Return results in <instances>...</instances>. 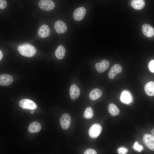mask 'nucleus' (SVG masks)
<instances>
[{
	"instance_id": "nucleus-28",
	"label": "nucleus",
	"mask_w": 154,
	"mask_h": 154,
	"mask_svg": "<svg viewBox=\"0 0 154 154\" xmlns=\"http://www.w3.org/2000/svg\"><path fill=\"white\" fill-rule=\"evenodd\" d=\"M3 56V54L2 52L0 50V61L2 59Z\"/></svg>"
},
{
	"instance_id": "nucleus-23",
	"label": "nucleus",
	"mask_w": 154,
	"mask_h": 154,
	"mask_svg": "<svg viewBox=\"0 0 154 154\" xmlns=\"http://www.w3.org/2000/svg\"><path fill=\"white\" fill-rule=\"evenodd\" d=\"M133 148L135 150H137L139 152H141L142 151L143 148L142 146L139 145L137 142H136L134 143Z\"/></svg>"
},
{
	"instance_id": "nucleus-4",
	"label": "nucleus",
	"mask_w": 154,
	"mask_h": 154,
	"mask_svg": "<svg viewBox=\"0 0 154 154\" xmlns=\"http://www.w3.org/2000/svg\"><path fill=\"white\" fill-rule=\"evenodd\" d=\"M102 130V128L99 124L95 123L90 128L88 133L89 136L92 138L97 137L100 134Z\"/></svg>"
},
{
	"instance_id": "nucleus-16",
	"label": "nucleus",
	"mask_w": 154,
	"mask_h": 154,
	"mask_svg": "<svg viewBox=\"0 0 154 154\" xmlns=\"http://www.w3.org/2000/svg\"><path fill=\"white\" fill-rule=\"evenodd\" d=\"M41 129L40 124L37 121H34L30 123L28 130L30 133H35L39 132Z\"/></svg>"
},
{
	"instance_id": "nucleus-5",
	"label": "nucleus",
	"mask_w": 154,
	"mask_h": 154,
	"mask_svg": "<svg viewBox=\"0 0 154 154\" xmlns=\"http://www.w3.org/2000/svg\"><path fill=\"white\" fill-rule=\"evenodd\" d=\"M143 141L145 145L152 151L154 150V137L149 134H145L143 135Z\"/></svg>"
},
{
	"instance_id": "nucleus-2",
	"label": "nucleus",
	"mask_w": 154,
	"mask_h": 154,
	"mask_svg": "<svg viewBox=\"0 0 154 154\" xmlns=\"http://www.w3.org/2000/svg\"><path fill=\"white\" fill-rule=\"evenodd\" d=\"M55 5L54 3L52 0H40L38 3L40 8L46 11L52 10L54 8Z\"/></svg>"
},
{
	"instance_id": "nucleus-17",
	"label": "nucleus",
	"mask_w": 154,
	"mask_h": 154,
	"mask_svg": "<svg viewBox=\"0 0 154 154\" xmlns=\"http://www.w3.org/2000/svg\"><path fill=\"white\" fill-rule=\"evenodd\" d=\"M144 90L146 94L149 96L154 95V82L150 81L147 83L145 86Z\"/></svg>"
},
{
	"instance_id": "nucleus-25",
	"label": "nucleus",
	"mask_w": 154,
	"mask_h": 154,
	"mask_svg": "<svg viewBox=\"0 0 154 154\" xmlns=\"http://www.w3.org/2000/svg\"><path fill=\"white\" fill-rule=\"evenodd\" d=\"M117 151L119 154H125L127 153L128 150L126 148L121 147L118 149Z\"/></svg>"
},
{
	"instance_id": "nucleus-30",
	"label": "nucleus",
	"mask_w": 154,
	"mask_h": 154,
	"mask_svg": "<svg viewBox=\"0 0 154 154\" xmlns=\"http://www.w3.org/2000/svg\"><path fill=\"white\" fill-rule=\"evenodd\" d=\"M34 112V111H32L31 112V113L32 114H33Z\"/></svg>"
},
{
	"instance_id": "nucleus-20",
	"label": "nucleus",
	"mask_w": 154,
	"mask_h": 154,
	"mask_svg": "<svg viewBox=\"0 0 154 154\" xmlns=\"http://www.w3.org/2000/svg\"><path fill=\"white\" fill-rule=\"evenodd\" d=\"M66 53V50L64 47L62 45L58 47L55 51L56 56L59 59H62L64 57Z\"/></svg>"
},
{
	"instance_id": "nucleus-11",
	"label": "nucleus",
	"mask_w": 154,
	"mask_h": 154,
	"mask_svg": "<svg viewBox=\"0 0 154 154\" xmlns=\"http://www.w3.org/2000/svg\"><path fill=\"white\" fill-rule=\"evenodd\" d=\"M54 28L56 32L58 34H62L67 30V27L65 23L61 20H58L55 23Z\"/></svg>"
},
{
	"instance_id": "nucleus-27",
	"label": "nucleus",
	"mask_w": 154,
	"mask_h": 154,
	"mask_svg": "<svg viewBox=\"0 0 154 154\" xmlns=\"http://www.w3.org/2000/svg\"><path fill=\"white\" fill-rule=\"evenodd\" d=\"M84 154H96V151L92 149H88L86 150L84 153Z\"/></svg>"
},
{
	"instance_id": "nucleus-24",
	"label": "nucleus",
	"mask_w": 154,
	"mask_h": 154,
	"mask_svg": "<svg viewBox=\"0 0 154 154\" xmlns=\"http://www.w3.org/2000/svg\"><path fill=\"white\" fill-rule=\"evenodd\" d=\"M150 71L152 73L154 72V60H151L149 63L148 66Z\"/></svg>"
},
{
	"instance_id": "nucleus-26",
	"label": "nucleus",
	"mask_w": 154,
	"mask_h": 154,
	"mask_svg": "<svg viewBox=\"0 0 154 154\" xmlns=\"http://www.w3.org/2000/svg\"><path fill=\"white\" fill-rule=\"evenodd\" d=\"M7 5V2L6 0H0V9H5Z\"/></svg>"
},
{
	"instance_id": "nucleus-13",
	"label": "nucleus",
	"mask_w": 154,
	"mask_h": 154,
	"mask_svg": "<svg viewBox=\"0 0 154 154\" xmlns=\"http://www.w3.org/2000/svg\"><path fill=\"white\" fill-rule=\"evenodd\" d=\"M122 68L121 66L119 64H114L111 68L108 74L109 78L111 79L114 78L117 74L121 72Z\"/></svg>"
},
{
	"instance_id": "nucleus-21",
	"label": "nucleus",
	"mask_w": 154,
	"mask_h": 154,
	"mask_svg": "<svg viewBox=\"0 0 154 154\" xmlns=\"http://www.w3.org/2000/svg\"><path fill=\"white\" fill-rule=\"evenodd\" d=\"M108 110L110 114L113 116L118 115L119 113V110L114 104H110L108 107Z\"/></svg>"
},
{
	"instance_id": "nucleus-12",
	"label": "nucleus",
	"mask_w": 154,
	"mask_h": 154,
	"mask_svg": "<svg viewBox=\"0 0 154 154\" xmlns=\"http://www.w3.org/2000/svg\"><path fill=\"white\" fill-rule=\"evenodd\" d=\"M142 31L143 34L147 37H151L154 36V28L149 24H143L142 27Z\"/></svg>"
},
{
	"instance_id": "nucleus-29",
	"label": "nucleus",
	"mask_w": 154,
	"mask_h": 154,
	"mask_svg": "<svg viewBox=\"0 0 154 154\" xmlns=\"http://www.w3.org/2000/svg\"><path fill=\"white\" fill-rule=\"evenodd\" d=\"M151 133L154 136V129H152L151 131Z\"/></svg>"
},
{
	"instance_id": "nucleus-8",
	"label": "nucleus",
	"mask_w": 154,
	"mask_h": 154,
	"mask_svg": "<svg viewBox=\"0 0 154 154\" xmlns=\"http://www.w3.org/2000/svg\"><path fill=\"white\" fill-rule=\"evenodd\" d=\"M110 64L108 60L104 59L100 62L96 63L95 64V67L98 72L99 73H102L108 68Z\"/></svg>"
},
{
	"instance_id": "nucleus-15",
	"label": "nucleus",
	"mask_w": 154,
	"mask_h": 154,
	"mask_svg": "<svg viewBox=\"0 0 154 154\" xmlns=\"http://www.w3.org/2000/svg\"><path fill=\"white\" fill-rule=\"evenodd\" d=\"M70 95L72 100H75L78 98L80 95V91L79 88L76 84L72 85L70 88Z\"/></svg>"
},
{
	"instance_id": "nucleus-10",
	"label": "nucleus",
	"mask_w": 154,
	"mask_h": 154,
	"mask_svg": "<svg viewBox=\"0 0 154 154\" xmlns=\"http://www.w3.org/2000/svg\"><path fill=\"white\" fill-rule=\"evenodd\" d=\"M121 101L123 103L129 104L133 102L132 96L128 91L124 90L121 93L120 96Z\"/></svg>"
},
{
	"instance_id": "nucleus-19",
	"label": "nucleus",
	"mask_w": 154,
	"mask_h": 154,
	"mask_svg": "<svg viewBox=\"0 0 154 154\" xmlns=\"http://www.w3.org/2000/svg\"><path fill=\"white\" fill-rule=\"evenodd\" d=\"M131 6L137 10H141L144 7L145 2L144 0H132L131 2Z\"/></svg>"
},
{
	"instance_id": "nucleus-22",
	"label": "nucleus",
	"mask_w": 154,
	"mask_h": 154,
	"mask_svg": "<svg viewBox=\"0 0 154 154\" xmlns=\"http://www.w3.org/2000/svg\"><path fill=\"white\" fill-rule=\"evenodd\" d=\"M94 116V112L90 107H88L85 109L83 114L84 118L89 119L92 118Z\"/></svg>"
},
{
	"instance_id": "nucleus-18",
	"label": "nucleus",
	"mask_w": 154,
	"mask_h": 154,
	"mask_svg": "<svg viewBox=\"0 0 154 154\" xmlns=\"http://www.w3.org/2000/svg\"><path fill=\"white\" fill-rule=\"evenodd\" d=\"M102 92L101 90L98 88H95L90 92L89 97L92 100H95L100 98L102 96Z\"/></svg>"
},
{
	"instance_id": "nucleus-6",
	"label": "nucleus",
	"mask_w": 154,
	"mask_h": 154,
	"mask_svg": "<svg viewBox=\"0 0 154 154\" xmlns=\"http://www.w3.org/2000/svg\"><path fill=\"white\" fill-rule=\"evenodd\" d=\"M71 117L68 114H63L60 119L61 127L64 130L68 129L70 125Z\"/></svg>"
},
{
	"instance_id": "nucleus-7",
	"label": "nucleus",
	"mask_w": 154,
	"mask_h": 154,
	"mask_svg": "<svg viewBox=\"0 0 154 154\" xmlns=\"http://www.w3.org/2000/svg\"><path fill=\"white\" fill-rule=\"evenodd\" d=\"M86 13V10L83 7H81L77 8L74 12V19L77 21L81 20L84 17Z\"/></svg>"
},
{
	"instance_id": "nucleus-9",
	"label": "nucleus",
	"mask_w": 154,
	"mask_h": 154,
	"mask_svg": "<svg viewBox=\"0 0 154 154\" xmlns=\"http://www.w3.org/2000/svg\"><path fill=\"white\" fill-rule=\"evenodd\" d=\"M50 33V30L49 27L46 25H42L39 28L38 34L39 36L42 38L48 37Z\"/></svg>"
},
{
	"instance_id": "nucleus-1",
	"label": "nucleus",
	"mask_w": 154,
	"mask_h": 154,
	"mask_svg": "<svg viewBox=\"0 0 154 154\" xmlns=\"http://www.w3.org/2000/svg\"><path fill=\"white\" fill-rule=\"evenodd\" d=\"M18 50L21 55L28 57L33 56L36 52L35 47L29 43H25L19 45Z\"/></svg>"
},
{
	"instance_id": "nucleus-3",
	"label": "nucleus",
	"mask_w": 154,
	"mask_h": 154,
	"mask_svg": "<svg viewBox=\"0 0 154 154\" xmlns=\"http://www.w3.org/2000/svg\"><path fill=\"white\" fill-rule=\"evenodd\" d=\"M19 106L24 109L33 110L37 108V104L33 101L28 99L21 100L19 103Z\"/></svg>"
},
{
	"instance_id": "nucleus-14",
	"label": "nucleus",
	"mask_w": 154,
	"mask_h": 154,
	"mask_svg": "<svg viewBox=\"0 0 154 154\" xmlns=\"http://www.w3.org/2000/svg\"><path fill=\"white\" fill-rule=\"evenodd\" d=\"M13 81L12 77L7 74L0 75V85L7 86L11 84Z\"/></svg>"
}]
</instances>
